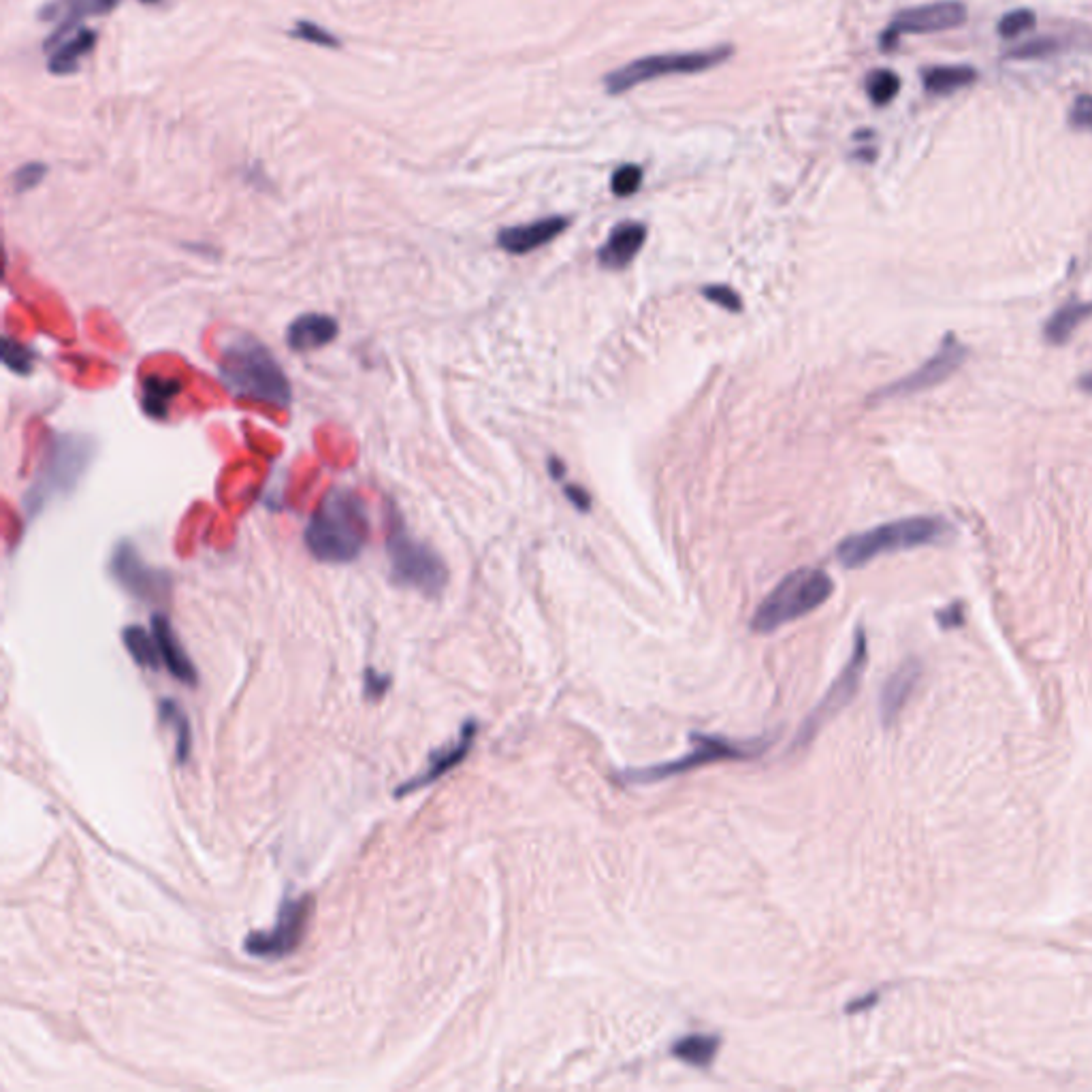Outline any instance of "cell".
Listing matches in <instances>:
<instances>
[{
  "label": "cell",
  "mask_w": 1092,
  "mask_h": 1092,
  "mask_svg": "<svg viewBox=\"0 0 1092 1092\" xmlns=\"http://www.w3.org/2000/svg\"><path fill=\"white\" fill-rule=\"evenodd\" d=\"M386 552L395 585L421 591L427 597H438L444 591L448 582L444 559L429 545L416 541L395 508L388 511Z\"/></svg>",
  "instance_id": "5b68a950"
},
{
  "label": "cell",
  "mask_w": 1092,
  "mask_h": 1092,
  "mask_svg": "<svg viewBox=\"0 0 1092 1092\" xmlns=\"http://www.w3.org/2000/svg\"><path fill=\"white\" fill-rule=\"evenodd\" d=\"M119 3H122V0H50V3L39 11V18L43 22L56 24L52 35L43 43L45 54L54 50L60 41L71 37L75 30L80 28L82 20L95 18V15H108L115 11Z\"/></svg>",
  "instance_id": "5bb4252c"
},
{
  "label": "cell",
  "mask_w": 1092,
  "mask_h": 1092,
  "mask_svg": "<svg viewBox=\"0 0 1092 1092\" xmlns=\"http://www.w3.org/2000/svg\"><path fill=\"white\" fill-rule=\"evenodd\" d=\"M1080 386L1084 391H1092V373H1086V376L1080 380Z\"/></svg>",
  "instance_id": "60d3db41"
},
{
  "label": "cell",
  "mask_w": 1092,
  "mask_h": 1092,
  "mask_svg": "<svg viewBox=\"0 0 1092 1092\" xmlns=\"http://www.w3.org/2000/svg\"><path fill=\"white\" fill-rule=\"evenodd\" d=\"M969 11L961 0H939V3L911 7L896 13L890 28L881 35V48L892 50L901 35H926L941 30L959 28L967 22Z\"/></svg>",
  "instance_id": "30bf717a"
},
{
  "label": "cell",
  "mask_w": 1092,
  "mask_h": 1092,
  "mask_svg": "<svg viewBox=\"0 0 1092 1092\" xmlns=\"http://www.w3.org/2000/svg\"><path fill=\"white\" fill-rule=\"evenodd\" d=\"M1056 50H1058V43L1054 39L1041 37V39L1026 41L1024 45H1020V48L1011 50L1009 58H1013V60H1037V58L1052 56Z\"/></svg>",
  "instance_id": "836d02e7"
},
{
  "label": "cell",
  "mask_w": 1092,
  "mask_h": 1092,
  "mask_svg": "<svg viewBox=\"0 0 1092 1092\" xmlns=\"http://www.w3.org/2000/svg\"><path fill=\"white\" fill-rule=\"evenodd\" d=\"M93 457V440L82 436H56L50 451L45 453L33 489L26 496L28 515H39L41 508L48 506L54 498L67 496L80 483Z\"/></svg>",
  "instance_id": "8992f818"
},
{
  "label": "cell",
  "mask_w": 1092,
  "mask_h": 1092,
  "mask_svg": "<svg viewBox=\"0 0 1092 1092\" xmlns=\"http://www.w3.org/2000/svg\"><path fill=\"white\" fill-rule=\"evenodd\" d=\"M967 354L969 352L965 343H961L956 335L948 333L929 361L922 363L916 371H911L909 376L886 386L884 391L877 393V397H907L920 391H929V388L948 380L954 371H959L961 365L967 361Z\"/></svg>",
  "instance_id": "4fadbf2b"
},
{
  "label": "cell",
  "mask_w": 1092,
  "mask_h": 1092,
  "mask_svg": "<svg viewBox=\"0 0 1092 1092\" xmlns=\"http://www.w3.org/2000/svg\"><path fill=\"white\" fill-rule=\"evenodd\" d=\"M369 538V519L363 502L348 489H331L314 511L306 545L319 561L348 563L361 555Z\"/></svg>",
  "instance_id": "6da1fadb"
},
{
  "label": "cell",
  "mask_w": 1092,
  "mask_h": 1092,
  "mask_svg": "<svg viewBox=\"0 0 1092 1092\" xmlns=\"http://www.w3.org/2000/svg\"><path fill=\"white\" fill-rule=\"evenodd\" d=\"M1092 317V304L1084 302H1069L1060 310H1056L1050 321L1043 327V335L1050 343H1065L1071 339V335L1078 331V327Z\"/></svg>",
  "instance_id": "603a6c76"
},
{
  "label": "cell",
  "mask_w": 1092,
  "mask_h": 1092,
  "mask_svg": "<svg viewBox=\"0 0 1092 1092\" xmlns=\"http://www.w3.org/2000/svg\"><path fill=\"white\" fill-rule=\"evenodd\" d=\"M548 468H550V474L555 476V478H561V476L565 474L563 463H561L557 457H550V459H548Z\"/></svg>",
  "instance_id": "ab89813d"
},
{
  "label": "cell",
  "mask_w": 1092,
  "mask_h": 1092,
  "mask_svg": "<svg viewBox=\"0 0 1092 1092\" xmlns=\"http://www.w3.org/2000/svg\"><path fill=\"white\" fill-rule=\"evenodd\" d=\"M122 640H124V647H126L128 655L134 660V664H139V666L149 668V670H158L162 660H160V651H158V645H156V638H154L152 630L145 632L143 627H139V625H128V627H124Z\"/></svg>",
  "instance_id": "484cf974"
},
{
  "label": "cell",
  "mask_w": 1092,
  "mask_h": 1092,
  "mask_svg": "<svg viewBox=\"0 0 1092 1092\" xmlns=\"http://www.w3.org/2000/svg\"><path fill=\"white\" fill-rule=\"evenodd\" d=\"M143 3H158V0H143Z\"/></svg>",
  "instance_id": "b9f144b4"
},
{
  "label": "cell",
  "mask_w": 1092,
  "mask_h": 1092,
  "mask_svg": "<svg viewBox=\"0 0 1092 1092\" xmlns=\"http://www.w3.org/2000/svg\"><path fill=\"white\" fill-rule=\"evenodd\" d=\"M720 1037L715 1035H687L672 1045V1056L692 1067H709L720 1052Z\"/></svg>",
  "instance_id": "cb8c5ba5"
},
{
  "label": "cell",
  "mask_w": 1092,
  "mask_h": 1092,
  "mask_svg": "<svg viewBox=\"0 0 1092 1092\" xmlns=\"http://www.w3.org/2000/svg\"><path fill=\"white\" fill-rule=\"evenodd\" d=\"M937 621L941 623V627H946V630H950V627H959L965 623V610H963V604H952L948 606L946 610H941L937 615Z\"/></svg>",
  "instance_id": "74e56055"
},
{
  "label": "cell",
  "mask_w": 1092,
  "mask_h": 1092,
  "mask_svg": "<svg viewBox=\"0 0 1092 1092\" xmlns=\"http://www.w3.org/2000/svg\"><path fill=\"white\" fill-rule=\"evenodd\" d=\"M642 184V169L636 167V164H623V167H619L615 173H612V192L617 194V197H632V194L640 188Z\"/></svg>",
  "instance_id": "d6a6232c"
},
{
  "label": "cell",
  "mask_w": 1092,
  "mask_h": 1092,
  "mask_svg": "<svg viewBox=\"0 0 1092 1092\" xmlns=\"http://www.w3.org/2000/svg\"><path fill=\"white\" fill-rule=\"evenodd\" d=\"M289 37L310 45H319V48H327V50L341 48V39L335 33H331V30H327L325 26L312 20H297L295 26L289 30Z\"/></svg>",
  "instance_id": "f1b7e54d"
},
{
  "label": "cell",
  "mask_w": 1092,
  "mask_h": 1092,
  "mask_svg": "<svg viewBox=\"0 0 1092 1092\" xmlns=\"http://www.w3.org/2000/svg\"><path fill=\"white\" fill-rule=\"evenodd\" d=\"M924 90L935 97H948L959 93L963 88L978 82V71L974 67H929L922 73Z\"/></svg>",
  "instance_id": "7402d4cb"
},
{
  "label": "cell",
  "mask_w": 1092,
  "mask_h": 1092,
  "mask_svg": "<svg viewBox=\"0 0 1092 1092\" xmlns=\"http://www.w3.org/2000/svg\"><path fill=\"white\" fill-rule=\"evenodd\" d=\"M920 679H922V664L918 660H907L886 681L884 690H881V700H879V713L886 726L899 720V715L907 707L909 698L914 696Z\"/></svg>",
  "instance_id": "e0dca14e"
},
{
  "label": "cell",
  "mask_w": 1092,
  "mask_h": 1092,
  "mask_svg": "<svg viewBox=\"0 0 1092 1092\" xmlns=\"http://www.w3.org/2000/svg\"><path fill=\"white\" fill-rule=\"evenodd\" d=\"M179 393V382L162 376H152L143 382L141 393V406L143 410L154 418H167L171 401Z\"/></svg>",
  "instance_id": "4316f807"
},
{
  "label": "cell",
  "mask_w": 1092,
  "mask_h": 1092,
  "mask_svg": "<svg viewBox=\"0 0 1092 1092\" xmlns=\"http://www.w3.org/2000/svg\"><path fill=\"white\" fill-rule=\"evenodd\" d=\"M1035 24H1037V15L1033 11H1030V9H1015V11H1011V13H1007V15H1003V18H1000L996 30H998L1000 37L1015 39V37L1028 33V30H1033Z\"/></svg>",
  "instance_id": "f546056e"
},
{
  "label": "cell",
  "mask_w": 1092,
  "mask_h": 1092,
  "mask_svg": "<svg viewBox=\"0 0 1092 1092\" xmlns=\"http://www.w3.org/2000/svg\"><path fill=\"white\" fill-rule=\"evenodd\" d=\"M109 570L117 585L143 602L167 600L171 578L162 570L147 565L130 543H119L113 550Z\"/></svg>",
  "instance_id": "7c38bea8"
},
{
  "label": "cell",
  "mask_w": 1092,
  "mask_h": 1092,
  "mask_svg": "<svg viewBox=\"0 0 1092 1092\" xmlns=\"http://www.w3.org/2000/svg\"><path fill=\"white\" fill-rule=\"evenodd\" d=\"M950 532L948 523L939 517H907L890 521L873 530L847 536L836 546V559L849 570H854V567H862L881 555H888V552L935 545L944 541Z\"/></svg>",
  "instance_id": "3957f363"
},
{
  "label": "cell",
  "mask_w": 1092,
  "mask_h": 1092,
  "mask_svg": "<svg viewBox=\"0 0 1092 1092\" xmlns=\"http://www.w3.org/2000/svg\"><path fill=\"white\" fill-rule=\"evenodd\" d=\"M565 496H567V500H570V502L574 504V508H578L580 513H587L589 508H591L589 493H587L585 489H582V487H578V485H567V487H565Z\"/></svg>",
  "instance_id": "f35d334b"
},
{
  "label": "cell",
  "mask_w": 1092,
  "mask_h": 1092,
  "mask_svg": "<svg viewBox=\"0 0 1092 1092\" xmlns=\"http://www.w3.org/2000/svg\"><path fill=\"white\" fill-rule=\"evenodd\" d=\"M48 171H50V167L45 162H26V164H22V167L13 173V190L20 192V194L35 190L43 182L45 175H48Z\"/></svg>",
  "instance_id": "1f68e13d"
},
{
  "label": "cell",
  "mask_w": 1092,
  "mask_h": 1092,
  "mask_svg": "<svg viewBox=\"0 0 1092 1092\" xmlns=\"http://www.w3.org/2000/svg\"><path fill=\"white\" fill-rule=\"evenodd\" d=\"M899 90H901L899 75L892 73L890 69H875L866 75V95H869V99L877 105V108H884V105L892 103L894 97L899 95Z\"/></svg>",
  "instance_id": "83f0119b"
},
{
  "label": "cell",
  "mask_w": 1092,
  "mask_h": 1092,
  "mask_svg": "<svg viewBox=\"0 0 1092 1092\" xmlns=\"http://www.w3.org/2000/svg\"><path fill=\"white\" fill-rule=\"evenodd\" d=\"M1069 124L1078 130L1092 132V95H1080L1069 109Z\"/></svg>",
  "instance_id": "e575fe53"
},
{
  "label": "cell",
  "mask_w": 1092,
  "mask_h": 1092,
  "mask_svg": "<svg viewBox=\"0 0 1092 1092\" xmlns=\"http://www.w3.org/2000/svg\"><path fill=\"white\" fill-rule=\"evenodd\" d=\"M314 899L312 896H302V899H289L284 901L278 920L269 931H257L246 937V952L257 959H269L280 961L291 956L306 937L308 922L312 916Z\"/></svg>",
  "instance_id": "9c48e42d"
},
{
  "label": "cell",
  "mask_w": 1092,
  "mask_h": 1092,
  "mask_svg": "<svg viewBox=\"0 0 1092 1092\" xmlns=\"http://www.w3.org/2000/svg\"><path fill=\"white\" fill-rule=\"evenodd\" d=\"M690 743H692V752L687 756H683L675 762H668V764L649 766V768H642V770H627L623 774V779L630 781V783L660 781V779H668V776H677V774H683V772H690L698 766L713 764V762L754 758L758 754H764L766 745H768V743H762V741L732 743V741L720 739V737L698 735V732H694V735L690 737Z\"/></svg>",
  "instance_id": "ba28073f"
},
{
  "label": "cell",
  "mask_w": 1092,
  "mask_h": 1092,
  "mask_svg": "<svg viewBox=\"0 0 1092 1092\" xmlns=\"http://www.w3.org/2000/svg\"><path fill=\"white\" fill-rule=\"evenodd\" d=\"M476 732H478V726L476 722H468L466 726H463L461 735L455 743L442 747V750H436L431 756H429V764L427 768L421 772L412 776V779L403 781L397 789H395V796L401 798L406 794H412V791L416 789H423L427 785H431L433 781H438L440 776H444L446 772H451L457 764H461L463 760H466V756L470 754L472 750V743L476 739Z\"/></svg>",
  "instance_id": "9a60e30c"
},
{
  "label": "cell",
  "mask_w": 1092,
  "mask_h": 1092,
  "mask_svg": "<svg viewBox=\"0 0 1092 1092\" xmlns=\"http://www.w3.org/2000/svg\"><path fill=\"white\" fill-rule=\"evenodd\" d=\"M702 295L707 297V302L717 304L720 308H726L730 312H741V308H743L741 297L735 291H732L730 287H724V284H715V287L702 289Z\"/></svg>",
  "instance_id": "d590c367"
},
{
  "label": "cell",
  "mask_w": 1092,
  "mask_h": 1092,
  "mask_svg": "<svg viewBox=\"0 0 1092 1092\" xmlns=\"http://www.w3.org/2000/svg\"><path fill=\"white\" fill-rule=\"evenodd\" d=\"M97 30L93 28H78L71 37L60 41L54 50L48 52V71L52 75H71L80 69L82 60L93 54L97 48Z\"/></svg>",
  "instance_id": "44dd1931"
},
{
  "label": "cell",
  "mask_w": 1092,
  "mask_h": 1092,
  "mask_svg": "<svg viewBox=\"0 0 1092 1092\" xmlns=\"http://www.w3.org/2000/svg\"><path fill=\"white\" fill-rule=\"evenodd\" d=\"M158 711H160V720L167 726H171V730L175 732V758L179 764H184L192 752V730H190L188 715L175 700H169V698H164L160 702Z\"/></svg>",
  "instance_id": "d4e9b609"
},
{
  "label": "cell",
  "mask_w": 1092,
  "mask_h": 1092,
  "mask_svg": "<svg viewBox=\"0 0 1092 1092\" xmlns=\"http://www.w3.org/2000/svg\"><path fill=\"white\" fill-rule=\"evenodd\" d=\"M152 630L154 638H156V645H158V651H160V660L162 664L167 666V670L171 672V675L179 681V683H186V685H197V668H194L192 660L186 655L182 642H179L173 625L169 623V619L164 615H154L152 617Z\"/></svg>",
  "instance_id": "ac0fdd59"
},
{
  "label": "cell",
  "mask_w": 1092,
  "mask_h": 1092,
  "mask_svg": "<svg viewBox=\"0 0 1092 1092\" xmlns=\"http://www.w3.org/2000/svg\"><path fill=\"white\" fill-rule=\"evenodd\" d=\"M388 685H391V677L380 675V672H376V670H367L365 672V692H367V696L380 698L388 690Z\"/></svg>",
  "instance_id": "8d00e7d4"
},
{
  "label": "cell",
  "mask_w": 1092,
  "mask_h": 1092,
  "mask_svg": "<svg viewBox=\"0 0 1092 1092\" xmlns=\"http://www.w3.org/2000/svg\"><path fill=\"white\" fill-rule=\"evenodd\" d=\"M565 229L567 218L550 216L530 224H519V227L502 229L498 235V246L508 254H528L550 244Z\"/></svg>",
  "instance_id": "2e32d148"
},
{
  "label": "cell",
  "mask_w": 1092,
  "mask_h": 1092,
  "mask_svg": "<svg viewBox=\"0 0 1092 1092\" xmlns=\"http://www.w3.org/2000/svg\"><path fill=\"white\" fill-rule=\"evenodd\" d=\"M647 227L640 222H621L610 231L606 244L597 252V261L606 269H623L634 261L645 246Z\"/></svg>",
  "instance_id": "d6986e66"
},
{
  "label": "cell",
  "mask_w": 1092,
  "mask_h": 1092,
  "mask_svg": "<svg viewBox=\"0 0 1092 1092\" xmlns=\"http://www.w3.org/2000/svg\"><path fill=\"white\" fill-rule=\"evenodd\" d=\"M732 54H735V48L722 45V48L700 50V52L645 56V58L634 60L630 65H623L615 71H610L604 78V88L608 95L617 97L623 93H630V90H634L640 84L670 78V75H696V73L711 71L715 67L724 65L726 60L732 58Z\"/></svg>",
  "instance_id": "52a82bcc"
},
{
  "label": "cell",
  "mask_w": 1092,
  "mask_h": 1092,
  "mask_svg": "<svg viewBox=\"0 0 1092 1092\" xmlns=\"http://www.w3.org/2000/svg\"><path fill=\"white\" fill-rule=\"evenodd\" d=\"M3 363L15 371V373H22V376H26V373L33 371V365H35V354L30 352L26 346H22V343H18L15 339H11L9 335L3 337Z\"/></svg>",
  "instance_id": "4dcf8cb0"
},
{
  "label": "cell",
  "mask_w": 1092,
  "mask_h": 1092,
  "mask_svg": "<svg viewBox=\"0 0 1092 1092\" xmlns=\"http://www.w3.org/2000/svg\"><path fill=\"white\" fill-rule=\"evenodd\" d=\"M220 378L237 397L287 408L293 391L287 373L259 339L239 335L220 354Z\"/></svg>",
  "instance_id": "7a4b0ae2"
},
{
  "label": "cell",
  "mask_w": 1092,
  "mask_h": 1092,
  "mask_svg": "<svg viewBox=\"0 0 1092 1092\" xmlns=\"http://www.w3.org/2000/svg\"><path fill=\"white\" fill-rule=\"evenodd\" d=\"M866 657H869V651H866V636H864V630H858L856 642H854V653H851L847 666L843 668L839 679L832 683L824 700L819 702L815 711L809 715V720L804 722L800 730V743H809L815 737V732L824 726L830 717L843 711L849 702L854 700L866 668Z\"/></svg>",
  "instance_id": "8fae6325"
},
{
  "label": "cell",
  "mask_w": 1092,
  "mask_h": 1092,
  "mask_svg": "<svg viewBox=\"0 0 1092 1092\" xmlns=\"http://www.w3.org/2000/svg\"><path fill=\"white\" fill-rule=\"evenodd\" d=\"M337 333H339V325L333 317H328V314L310 312L291 323L287 331V343L297 352L317 350L327 346V343H331L337 337Z\"/></svg>",
  "instance_id": "ffe728a7"
},
{
  "label": "cell",
  "mask_w": 1092,
  "mask_h": 1092,
  "mask_svg": "<svg viewBox=\"0 0 1092 1092\" xmlns=\"http://www.w3.org/2000/svg\"><path fill=\"white\" fill-rule=\"evenodd\" d=\"M834 591L832 578L819 567H800L789 572L756 608L752 630L770 634L779 627L817 610Z\"/></svg>",
  "instance_id": "277c9868"
}]
</instances>
